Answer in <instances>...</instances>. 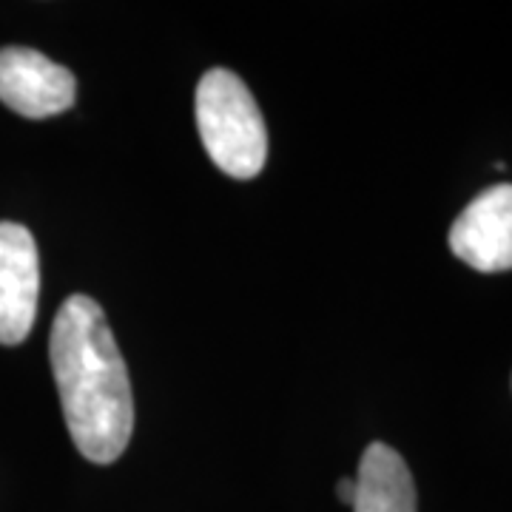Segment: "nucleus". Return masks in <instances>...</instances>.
I'll return each mask as SVG.
<instances>
[{
	"label": "nucleus",
	"instance_id": "nucleus-1",
	"mask_svg": "<svg viewBox=\"0 0 512 512\" xmlns=\"http://www.w3.org/2000/svg\"><path fill=\"white\" fill-rule=\"evenodd\" d=\"M49 362L80 456L92 464L117 461L134 433V393L109 319L92 296L74 293L60 305Z\"/></svg>",
	"mask_w": 512,
	"mask_h": 512
},
{
	"label": "nucleus",
	"instance_id": "nucleus-2",
	"mask_svg": "<svg viewBox=\"0 0 512 512\" xmlns=\"http://www.w3.org/2000/svg\"><path fill=\"white\" fill-rule=\"evenodd\" d=\"M194 111L202 146L222 174L234 180H251L265 168L268 128L254 94L237 74L228 69L202 74Z\"/></svg>",
	"mask_w": 512,
	"mask_h": 512
},
{
	"label": "nucleus",
	"instance_id": "nucleus-3",
	"mask_svg": "<svg viewBox=\"0 0 512 512\" xmlns=\"http://www.w3.org/2000/svg\"><path fill=\"white\" fill-rule=\"evenodd\" d=\"M77 97L74 74L26 46L0 49V103L29 120H46L72 109Z\"/></svg>",
	"mask_w": 512,
	"mask_h": 512
},
{
	"label": "nucleus",
	"instance_id": "nucleus-4",
	"mask_svg": "<svg viewBox=\"0 0 512 512\" xmlns=\"http://www.w3.org/2000/svg\"><path fill=\"white\" fill-rule=\"evenodd\" d=\"M40 256L32 231L0 222V345H20L35 325Z\"/></svg>",
	"mask_w": 512,
	"mask_h": 512
},
{
	"label": "nucleus",
	"instance_id": "nucleus-5",
	"mask_svg": "<svg viewBox=\"0 0 512 512\" xmlns=\"http://www.w3.org/2000/svg\"><path fill=\"white\" fill-rule=\"evenodd\" d=\"M453 254L481 274L512 271V185H493L450 228Z\"/></svg>",
	"mask_w": 512,
	"mask_h": 512
},
{
	"label": "nucleus",
	"instance_id": "nucleus-6",
	"mask_svg": "<svg viewBox=\"0 0 512 512\" xmlns=\"http://www.w3.org/2000/svg\"><path fill=\"white\" fill-rule=\"evenodd\" d=\"M416 484L410 467L382 441L367 444L356 473L353 512H416Z\"/></svg>",
	"mask_w": 512,
	"mask_h": 512
},
{
	"label": "nucleus",
	"instance_id": "nucleus-7",
	"mask_svg": "<svg viewBox=\"0 0 512 512\" xmlns=\"http://www.w3.org/2000/svg\"><path fill=\"white\" fill-rule=\"evenodd\" d=\"M336 493H339V501L353 507V498H356V478H342L336 484Z\"/></svg>",
	"mask_w": 512,
	"mask_h": 512
}]
</instances>
